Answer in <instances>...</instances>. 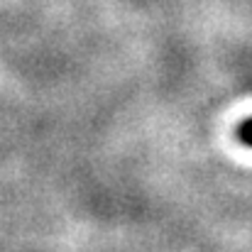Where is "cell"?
<instances>
[{
  "label": "cell",
  "instance_id": "6da1fadb",
  "mask_svg": "<svg viewBox=\"0 0 252 252\" xmlns=\"http://www.w3.org/2000/svg\"><path fill=\"white\" fill-rule=\"evenodd\" d=\"M235 137L240 140V145H245V147H252V115L250 118H245L238 127H235Z\"/></svg>",
  "mask_w": 252,
  "mask_h": 252
}]
</instances>
